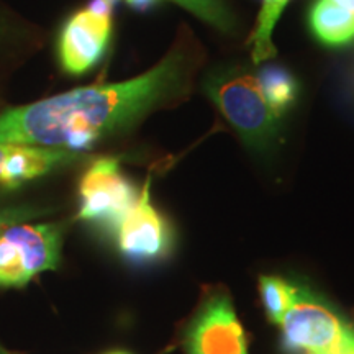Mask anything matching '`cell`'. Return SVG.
Returning <instances> with one entry per match:
<instances>
[{"instance_id": "cell-3", "label": "cell", "mask_w": 354, "mask_h": 354, "mask_svg": "<svg viewBox=\"0 0 354 354\" xmlns=\"http://www.w3.org/2000/svg\"><path fill=\"white\" fill-rule=\"evenodd\" d=\"M63 228L55 223H19L0 233V287H25L61 261Z\"/></svg>"}, {"instance_id": "cell-18", "label": "cell", "mask_w": 354, "mask_h": 354, "mask_svg": "<svg viewBox=\"0 0 354 354\" xmlns=\"http://www.w3.org/2000/svg\"><path fill=\"white\" fill-rule=\"evenodd\" d=\"M333 2L339 3V6L349 8V10L354 12V0H333Z\"/></svg>"}, {"instance_id": "cell-10", "label": "cell", "mask_w": 354, "mask_h": 354, "mask_svg": "<svg viewBox=\"0 0 354 354\" xmlns=\"http://www.w3.org/2000/svg\"><path fill=\"white\" fill-rule=\"evenodd\" d=\"M308 26L325 46H344L354 39V12L333 0H317L308 12Z\"/></svg>"}, {"instance_id": "cell-4", "label": "cell", "mask_w": 354, "mask_h": 354, "mask_svg": "<svg viewBox=\"0 0 354 354\" xmlns=\"http://www.w3.org/2000/svg\"><path fill=\"white\" fill-rule=\"evenodd\" d=\"M284 342L305 354L354 351V328L330 307L297 289L294 304L281 322Z\"/></svg>"}, {"instance_id": "cell-20", "label": "cell", "mask_w": 354, "mask_h": 354, "mask_svg": "<svg viewBox=\"0 0 354 354\" xmlns=\"http://www.w3.org/2000/svg\"><path fill=\"white\" fill-rule=\"evenodd\" d=\"M109 354H128V353H123V351H115V353H109Z\"/></svg>"}, {"instance_id": "cell-22", "label": "cell", "mask_w": 354, "mask_h": 354, "mask_svg": "<svg viewBox=\"0 0 354 354\" xmlns=\"http://www.w3.org/2000/svg\"><path fill=\"white\" fill-rule=\"evenodd\" d=\"M2 28H3V26H2V21H0V32H2Z\"/></svg>"}, {"instance_id": "cell-9", "label": "cell", "mask_w": 354, "mask_h": 354, "mask_svg": "<svg viewBox=\"0 0 354 354\" xmlns=\"http://www.w3.org/2000/svg\"><path fill=\"white\" fill-rule=\"evenodd\" d=\"M82 153L64 148L0 143V185L15 189L57 167L81 161Z\"/></svg>"}, {"instance_id": "cell-1", "label": "cell", "mask_w": 354, "mask_h": 354, "mask_svg": "<svg viewBox=\"0 0 354 354\" xmlns=\"http://www.w3.org/2000/svg\"><path fill=\"white\" fill-rule=\"evenodd\" d=\"M205 50L183 25L159 63L130 81L79 87L0 113V143L64 148L81 153L123 131L154 110L189 99Z\"/></svg>"}, {"instance_id": "cell-8", "label": "cell", "mask_w": 354, "mask_h": 354, "mask_svg": "<svg viewBox=\"0 0 354 354\" xmlns=\"http://www.w3.org/2000/svg\"><path fill=\"white\" fill-rule=\"evenodd\" d=\"M112 37V17L88 8L74 13L59 35L61 66L71 76H81L104 57Z\"/></svg>"}, {"instance_id": "cell-5", "label": "cell", "mask_w": 354, "mask_h": 354, "mask_svg": "<svg viewBox=\"0 0 354 354\" xmlns=\"http://www.w3.org/2000/svg\"><path fill=\"white\" fill-rule=\"evenodd\" d=\"M79 218L107 225L115 230L138 201L140 194L123 176L118 159L100 158L84 172L79 184Z\"/></svg>"}, {"instance_id": "cell-11", "label": "cell", "mask_w": 354, "mask_h": 354, "mask_svg": "<svg viewBox=\"0 0 354 354\" xmlns=\"http://www.w3.org/2000/svg\"><path fill=\"white\" fill-rule=\"evenodd\" d=\"M258 81L266 102L281 118L297 99L299 86L295 77L281 66H266L258 73Z\"/></svg>"}, {"instance_id": "cell-6", "label": "cell", "mask_w": 354, "mask_h": 354, "mask_svg": "<svg viewBox=\"0 0 354 354\" xmlns=\"http://www.w3.org/2000/svg\"><path fill=\"white\" fill-rule=\"evenodd\" d=\"M187 354H248V342L233 304L218 292L207 299L185 333Z\"/></svg>"}, {"instance_id": "cell-21", "label": "cell", "mask_w": 354, "mask_h": 354, "mask_svg": "<svg viewBox=\"0 0 354 354\" xmlns=\"http://www.w3.org/2000/svg\"><path fill=\"white\" fill-rule=\"evenodd\" d=\"M342 354H354V351H348V353H342Z\"/></svg>"}, {"instance_id": "cell-19", "label": "cell", "mask_w": 354, "mask_h": 354, "mask_svg": "<svg viewBox=\"0 0 354 354\" xmlns=\"http://www.w3.org/2000/svg\"><path fill=\"white\" fill-rule=\"evenodd\" d=\"M0 354H10V353H8V351H7V349H6V348H3V346H0Z\"/></svg>"}, {"instance_id": "cell-16", "label": "cell", "mask_w": 354, "mask_h": 354, "mask_svg": "<svg viewBox=\"0 0 354 354\" xmlns=\"http://www.w3.org/2000/svg\"><path fill=\"white\" fill-rule=\"evenodd\" d=\"M117 3L118 0H91V3H88L87 8L95 13H100V15L112 17V12Z\"/></svg>"}, {"instance_id": "cell-12", "label": "cell", "mask_w": 354, "mask_h": 354, "mask_svg": "<svg viewBox=\"0 0 354 354\" xmlns=\"http://www.w3.org/2000/svg\"><path fill=\"white\" fill-rule=\"evenodd\" d=\"M289 0H264L261 8L258 26L253 32L250 43L253 44V63L259 64L263 61L271 59L277 55L276 46L272 44V30L277 24L279 17L284 10Z\"/></svg>"}, {"instance_id": "cell-2", "label": "cell", "mask_w": 354, "mask_h": 354, "mask_svg": "<svg viewBox=\"0 0 354 354\" xmlns=\"http://www.w3.org/2000/svg\"><path fill=\"white\" fill-rule=\"evenodd\" d=\"M203 91L245 145L254 151L271 148L279 117L266 102L256 74L245 66H221L207 74Z\"/></svg>"}, {"instance_id": "cell-14", "label": "cell", "mask_w": 354, "mask_h": 354, "mask_svg": "<svg viewBox=\"0 0 354 354\" xmlns=\"http://www.w3.org/2000/svg\"><path fill=\"white\" fill-rule=\"evenodd\" d=\"M172 2L187 8L197 19L215 26L220 32L233 33L236 28V20L225 0H172Z\"/></svg>"}, {"instance_id": "cell-17", "label": "cell", "mask_w": 354, "mask_h": 354, "mask_svg": "<svg viewBox=\"0 0 354 354\" xmlns=\"http://www.w3.org/2000/svg\"><path fill=\"white\" fill-rule=\"evenodd\" d=\"M125 2L131 8H135V10L146 12V10H149V8H151V7L156 6L159 0H125Z\"/></svg>"}, {"instance_id": "cell-13", "label": "cell", "mask_w": 354, "mask_h": 354, "mask_svg": "<svg viewBox=\"0 0 354 354\" xmlns=\"http://www.w3.org/2000/svg\"><path fill=\"white\" fill-rule=\"evenodd\" d=\"M259 294L269 320L276 325H281L287 310L294 304L297 289L286 282L284 279L263 276L259 279Z\"/></svg>"}, {"instance_id": "cell-15", "label": "cell", "mask_w": 354, "mask_h": 354, "mask_svg": "<svg viewBox=\"0 0 354 354\" xmlns=\"http://www.w3.org/2000/svg\"><path fill=\"white\" fill-rule=\"evenodd\" d=\"M41 210L30 209V207H13V209H2L0 210V233L6 232L7 228L13 225L24 223V221L35 218V216L41 215Z\"/></svg>"}, {"instance_id": "cell-7", "label": "cell", "mask_w": 354, "mask_h": 354, "mask_svg": "<svg viewBox=\"0 0 354 354\" xmlns=\"http://www.w3.org/2000/svg\"><path fill=\"white\" fill-rule=\"evenodd\" d=\"M151 179H146L138 201L117 225L118 250L133 261H154L169 250L171 234L165 218L151 203Z\"/></svg>"}]
</instances>
